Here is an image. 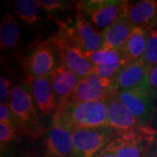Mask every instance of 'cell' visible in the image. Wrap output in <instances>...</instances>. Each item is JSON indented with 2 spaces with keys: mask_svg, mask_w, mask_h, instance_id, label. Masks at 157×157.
Wrapping results in <instances>:
<instances>
[{
  "mask_svg": "<svg viewBox=\"0 0 157 157\" xmlns=\"http://www.w3.org/2000/svg\"><path fill=\"white\" fill-rule=\"evenodd\" d=\"M149 68L142 59L129 63L114 79V92L130 89H150L148 76Z\"/></svg>",
  "mask_w": 157,
  "mask_h": 157,
  "instance_id": "cell-12",
  "label": "cell"
},
{
  "mask_svg": "<svg viewBox=\"0 0 157 157\" xmlns=\"http://www.w3.org/2000/svg\"><path fill=\"white\" fill-rule=\"evenodd\" d=\"M41 157H73L71 129L52 121L44 135Z\"/></svg>",
  "mask_w": 157,
  "mask_h": 157,
  "instance_id": "cell-11",
  "label": "cell"
},
{
  "mask_svg": "<svg viewBox=\"0 0 157 157\" xmlns=\"http://www.w3.org/2000/svg\"><path fill=\"white\" fill-rule=\"evenodd\" d=\"M145 157H157V148L154 145V143H153V145L150 147V149L147 153Z\"/></svg>",
  "mask_w": 157,
  "mask_h": 157,
  "instance_id": "cell-30",
  "label": "cell"
},
{
  "mask_svg": "<svg viewBox=\"0 0 157 157\" xmlns=\"http://www.w3.org/2000/svg\"><path fill=\"white\" fill-rule=\"evenodd\" d=\"M39 6L51 16H55L68 9L69 3L61 0H38Z\"/></svg>",
  "mask_w": 157,
  "mask_h": 157,
  "instance_id": "cell-24",
  "label": "cell"
},
{
  "mask_svg": "<svg viewBox=\"0 0 157 157\" xmlns=\"http://www.w3.org/2000/svg\"><path fill=\"white\" fill-rule=\"evenodd\" d=\"M84 56L94 66H106L112 65L122 60H127L122 52L120 49H100L94 52H83Z\"/></svg>",
  "mask_w": 157,
  "mask_h": 157,
  "instance_id": "cell-21",
  "label": "cell"
},
{
  "mask_svg": "<svg viewBox=\"0 0 157 157\" xmlns=\"http://www.w3.org/2000/svg\"><path fill=\"white\" fill-rule=\"evenodd\" d=\"M117 95L141 127H152L155 114V101L150 89H130L118 91Z\"/></svg>",
  "mask_w": 157,
  "mask_h": 157,
  "instance_id": "cell-7",
  "label": "cell"
},
{
  "mask_svg": "<svg viewBox=\"0 0 157 157\" xmlns=\"http://www.w3.org/2000/svg\"><path fill=\"white\" fill-rule=\"evenodd\" d=\"M56 46L50 40L39 42L25 59V68L26 74L32 77H50L57 66L55 52Z\"/></svg>",
  "mask_w": 157,
  "mask_h": 157,
  "instance_id": "cell-8",
  "label": "cell"
},
{
  "mask_svg": "<svg viewBox=\"0 0 157 157\" xmlns=\"http://www.w3.org/2000/svg\"><path fill=\"white\" fill-rule=\"evenodd\" d=\"M141 59L149 70L157 66V28L153 29L148 33L146 49Z\"/></svg>",
  "mask_w": 157,
  "mask_h": 157,
  "instance_id": "cell-22",
  "label": "cell"
},
{
  "mask_svg": "<svg viewBox=\"0 0 157 157\" xmlns=\"http://www.w3.org/2000/svg\"><path fill=\"white\" fill-rule=\"evenodd\" d=\"M131 62L128 60H122L112 65H106V66H94V73H95L98 76L102 78H107L113 81L116 78L121 72Z\"/></svg>",
  "mask_w": 157,
  "mask_h": 157,
  "instance_id": "cell-23",
  "label": "cell"
},
{
  "mask_svg": "<svg viewBox=\"0 0 157 157\" xmlns=\"http://www.w3.org/2000/svg\"><path fill=\"white\" fill-rule=\"evenodd\" d=\"M42 10L38 0H17L13 3L15 15L30 25L42 20Z\"/></svg>",
  "mask_w": 157,
  "mask_h": 157,
  "instance_id": "cell-20",
  "label": "cell"
},
{
  "mask_svg": "<svg viewBox=\"0 0 157 157\" xmlns=\"http://www.w3.org/2000/svg\"><path fill=\"white\" fill-rule=\"evenodd\" d=\"M106 102L108 127L114 129L117 133H124L143 128L133 113L120 101L117 92L106 99Z\"/></svg>",
  "mask_w": 157,
  "mask_h": 157,
  "instance_id": "cell-13",
  "label": "cell"
},
{
  "mask_svg": "<svg viewBox=\"0 0 157 157\" xmlns=\"http://www.w3.org/2000/svg\"><path fill=\"white\" fill-rule=\"evenodd\" d=\"M22 135L20 132L15 127L9 124L0 123V142H1V149L9 144L13 140H17V136Z\"/></svg>",
  "mask_w": 157,
  "mask_h": 157,
  "instance_id": "cell-25",
  "label": "cell"
},
{
  "mask_svg": "<svg viewBox=\"0 0 157 157\" xmlns=\"http://www.w3.org/2000/svg\"><path fill=\"white\" fill-rule=\"evenodd\" d=\"M154 145H155V147H156V148H157V145H156V144H155V143H154Z\"/></svg>",
  "mask_w": 157,
  "mask_h": 157,
  "instance_id": "cell-32",
  "label": "cell"
},
{
  "mask_svg": "<svg viewBox=\"0 0 157 157\" xmlns=\"http://www.w3.org/2000/svg\"><path fill=\"white\" fill-rule=\"evenodd\" d=\"M128 17L134 27L147 31L157 28V1L141 0L130 3Z\"/></svg>",
  "mask_w": 157,
  "mask_h": 157,
  "instance_id": "cell-15",
  "label": "cell"
},
{
  "mask_svg": "<svg viewBox=\"0 0 157 157\" xmlns=\"http://www.w3.org/2000/svg\"><path fill=\"white\" fill-rule=\"evenodd\" d=\"M11 80L5 76L0 78V104H6L9 102L11 92Z\"/></svg>",
  "mask_w": 157,
  "mask_h": 157,
  "instance_id": "cell-27",
  "label": "cell"
},
{
  "mask_svg": "<svg viewBox=\"0 0 157 157\" xmlns=\"http://www.w3.org/2000/svg\"><path fill=\"white\" fill-rule=\"evenodd\" d=\"M153 138H154V143L157 145V129H155V132L153 135Z\"/></svg>",
  "mask_w": 157,
  "mask_h": 157,
  "instance_id": "cell-31",
  "label": "cell"
},
{
  "mask_svg": "<svg viewBox=\"0 0 157 157\" xmlns=\"http://www.w3.org/2000/svg\"><path fill=\"white\" fill-rule=\"evenodd\" d=\"M134 29V25L129 21L128 16L118 19L112 25L101 32L103 45L101 49H120L121 48Z\"/></svg>",
  "mask_w": 157,
  "mask_h": 157,
  "instance_id": "cell-17",
  "label": "cell"
},
{
  "mask_svg": "<svg viewBox=\"0 0 157 157\" xmlns=\"http://www.w3.org/2000/svg\"><path fill=\"white\" fill-rule=\"evenodd\" d=\"M130 1L87 0L75 2L77 16L88 20L100 32L112 25L118 19L128 16Z\"/></svg>",
  "mask_w": 157,
  "mask_h": 157,
  "instance_id": "cell-3",
  "label": "cell"
},
{
  "mask_svg": "<svg viewBox=\"0 0 157 157\" xmlns=\"http://www.w3.org/2000/svg\"><path fill=\"white\" fill-rule=\"evenodd\" d=\"M94 157H116V155L113 152L109 151L105 147H103Z\"/></svg>",
  "mask_w": 157,
  "mask_h": 157,
  "instance_id": "cell-29",
  "label": "cell"
},
{
  "mask_svg": "<svg viewBox=\"0 0 157 157\" xmlns=\"http://www.w3.org/2000/svg\"><path fill=\"white\" fill-rule=\"evenodd\" d=\"M155 132V129L149 127L117 133L104 147L113 152L116 157H145L154 143Z\"/></svg>",
  "mask_w": 157,
  "mask_h": 157,
  "instance_id": "cell-4",
  "label": "cell"
},
{
  "mask_svg": "<svg viewBox=\"0 0 157 157\" xmlns=\"http://www.w3.org/2000/svg\"><path fill=\"white\" fill-rule=\"evenodd\" d=\"M149 32L140 27H134L128 39L121 48L128 61H137L143 58Z\"/></svg>",
  "mask_w": 157,
  "mask_h": 157,
  "instance_id": "cell-18",
  "label": "cell"
},
{
  "mask_svg": "<svg viewBox=\"0 0 157 157\" xmlns=\"http://www.w3.org/2000/svg\"><path fill=\"white\" fill-rule=\"evenodd\" d=\"M148 82H149V87L152 95L157 103V66L150 70L148 76Z\"/></svg>",
  "mask_w": 157,
  "mask_h": 157,
  "instance_id": "cell-28",
  "label": "cell"
},
{
  "mask_svg": "<svg viewBox=\"0 0 157 157\" xmlns=\"http://www.w3.org/2000/svg\"><path fill=\"white\" fill-rule=\"evenodd\" d=\"M49 78L58 100V106L69 100L79 80L75 73L61 64L52 72Z\"/></svg>",
  "mask_w": 157,
  "mask_h": 157,
  "instance_id": "cell-16",
  "label": "cell"
},
{
  "mask_svg": "<svg viewBox=\"0 0 157 157\" xmlns=\"http://www.w3.org/2000/svg\"><path fill=\"white\" fill-rule=\"evenodd\" d=\"M73 157H94L117 132L110 127L72 128Z\"/></svg>",
  "mask_w": 157,
  "mask_h": 157,
  "instance_id": "cell-5",
  "label": "cell"
},
{
  "mask_svg": "<svg viewBox=\"0 0 157 157\" xmlns=\"http://www.w3.org/2000/svg\"><path fill=\"white\" fill-rule=\"evenodd\" d=\"M30 93L33 96L35 105L44 116L52 113L54 114L58 107V100L49 77L38 78L27 75Z\"/></svg>",
  "mask_w": 157,
  "mask_h": 157,
  "instance_id": "cell-14",
  "label": "cell"
},
{
  "mask_svg": "<svg viewBox=\"0 0 157 157\" xmlns=\"http://www.w3.org/2000/svg\"><path fill=\"white\" fill-rule=\"evenodd\" d=\"M21 31L16 18L11 12H6L0 24L1 50L10 51L16 48L20 42Z\"/></svg>",
  "mask_w": 157,
  "mask_h": 157,
  "instance_id": "cell-19",
  "label": "cell"
},
{
  "mask_svg": "<svg viewBox=\"0 0 157 157\" xmlns=\"http://www.w3.org/2000/svg\"><path fill=\"white\" fill-rule=\"evenodd\" d=\"M8 104L22 135L33 140L44 136L45 131L40 124L38 108L28 87L23 85L13 86Z\"/></svg>",
  "mask_w": 157,
  "mask_h": 157,
  "instance_id": "cell-2",
  "label": "cell"
},
{
  "mask_svg": "<svg viewBox=\"0 0 157 157\" xmlns=\"http://www.w3.org/2000/svg\"><path fill=\"white\" fill-rule=\"evenodd\" d=\"M59 25L65 29L73 45L82 52H94L102 48V33L88 20L76 16L73 25L69 26L64 23H60Z\"/></svg>",
  "mask_w": 157,
  "mask_h": 157,
  "instance_id": "cell-10",
  "label": "cell"
},
{
  "mask_svg": "<svg viewBox=\"0 0 157 157\" xmlns=\"http://www.w3.org/2000/svg\"><path fill=\"white\" fill-rule=\"evenodd\" d=\"M113 93L116 92L113 89V81L101 78L93 72L79 78L78 84L67 101L80 103L104 101Z\"/></svg>",
  "mask_w": 157,
  "mask_h": 157,
  "instance_id": "cell-9",
  "label": "cell"
},
{
  "mask_svg": "<svg viewBox=\"0 0 157 157\" xmlns=\"http://www.w3.org/2000/svg\"><path fill=\"white\" fill-rule=\"evenodd\" d=\"M52 121L72 128L108 127L106 100L91 102H64L59 104Z\"/></svg>",
  "mask_w": 157,
  "mask_h": 157,
  "instance_id": "cell-1",
  "label": "cell"
},
{
  "mask_svg": "<svg viewBox=\"0 0 157 157\" xmlns=\"http://www.w3.org/2000/svg\"><path fill=\"white\" fill-rule=\"evenodd\" d=\"M0 123L9 124L11 126L15 127L20 132L18 125H17V121H16L15 118L11 113V108H10V106L8 103L0 104ZM20 134H21V132H20Z\"/></svg>",
  "mask_w": 157,
  "mask_h": 157,
  "instance_id": "cell-26",
  "label": "cell"
},
{
  "mask_svg": "<svg viewBox=\"0 0 157 157\" xmlns=\"http://www.w3.org/2000/svg\"><path fill=\"white\" fill-rule=\"evenodd\" d=\"M50 41L57 47L60 64L81 78L94 72V66L84 56L83 52L73 45L65 29L60 26L59 33Z\"/></svg>",
  "mask_w": 157,
  "mask_h": 157,
  "instance_id": "cell-6",
  "label": "cell"
}]
</instances>
